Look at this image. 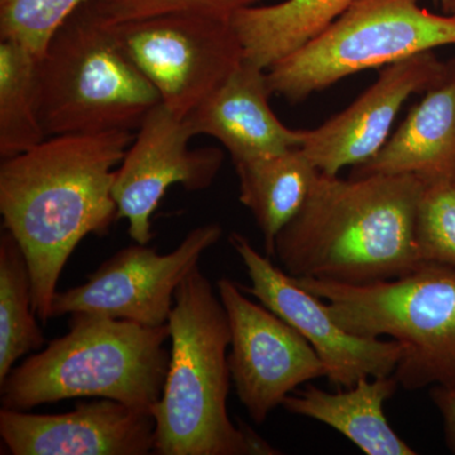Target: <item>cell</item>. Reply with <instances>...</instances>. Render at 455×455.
Here are the masks:
<instances>
[{"instance_id": "6da1fadb", "label": "cell", "mask_w": 455, "mask_h": 455, "mask_svg": "<svg viewBox=\"0 0 455 455\" xmlns=\"http://www.w3.org/2000/svg\"><path fill=\"white\" fill-rule=\"evenodd\" d=\"M136 132L49 137L0 164V214L25 253L33 310L52 319L60 276L77 245L106 235L116 217V171Z\"/></svg>"}, {"instance_id": "7a4b0ae2", "label": "cell", "mask_w": 455, "mask_h": 455, "mask_svg": "<svg viewBox=\"0 0 455 455\" xmlns=\"http://www.w3.org/2000/svg\"><path fill=\"white\" fill-rule=\"evenodd\" d=\"M425 182L414 175L343 180L320 172L275 242L290 276L346 284L395 280L424 260L416 220Z\"/></svg>"}, {"instance_id": "3957f363", "label": "cell", "mask_w": 455, "mask_h": 455, "mask_svg": "<svg viewBox=\"0 0 455 455\" xmlns=\"http://www.w3.org/2000/svg\"><path fill=\"white\" fill-rule=\"evenodd\" d=\"M170 363L152 409L158 455H274L276 448L228 414L227 311L209 278L194 268L180 283L169 322Z\"/></svg>"}, {"instance_id": "277c9868", "label": "cell", "mask_w": 455, "mask_h": 455, "mask_svg": "<svg viewBox=\"0 0 455 455\" xmlns=\"http://www.w3.org/2000/svg\"><path fill=\"white\" fill-rule=\"evenodd\" d=\"M70 316L68 333L0 382L3 407L31 411L71 398H109L152 412L169 371V326L85 313Z\"/></svg>"}, {"instance_id": "5b68a950", "label": "cell", "mask_w": 455, "mask_h": 455, "mask_svg": "<svg viewBox=\"0 0 455 455\" xmlns=\"http://www.w3.org/2000/svg\"><path fill=\"white\" fill-rule=\"evenodd\" d=\"M38 116L47 137L136 132L161 101L109 26L83 4L36 65Z\"/></svg>"}, {"instance_id": "8992f818", "label": "cell", "mask_w": 455, "mask_h": 455, "mask_svg": "<svg viewBox=\"0 0 455 455\" xmlns=\"http://www.w3.org/2000/svg\"><path fill=\"white\" fill-rule=\"evenodd\" d=\"M292 278L323 299L350 333L401 344L403 355L394 373L401 387L455 386L453 266L423 262L405 276L367 284Z\"/></svg>"}, {"instance_id": "52a82bcc", "label": "cell", "mask_w": 455, "mask_h": 455, "mask_svg": "<svg viewBox=\"0 0 455 455\" xmlns=\"http://www.w3.org/2000/svg\"><path fill=\"white\" fill-rule=\"evenodd\" d=\"M449 44L455 12L431 13L419 0H355L322 35L268 68V86L298 104L344 77Z\"/></svg>"}, {"instance_id": "ba28073f", "label": "cell", "mask_w": 455, "mask_h": 455, "mask_svg": "<svg viewBox=\"0 0 455 455\" xmlns=\"http://www.w3.org/2000/svg\"><path fill=\"white\" fill-rule=\"evenodd\" d=\"M107 26L164 106L182 119L245 60L230 20L172 13Z\"/></svg>"}, {"instance_id": "9c48e42d", "label": "cell", "mask_w": 455, "mask_h": 455, "mask_svg": "<svg viewBox=\"0 0 455 455\" xmlns=\"http://www.w3.org/2000/svg\"><path fill=\"white\" fill-rule=\"evenodd\" d=\"M221 235L220 224L208 223L190 230L170 253H158L148 244L123 248L83 284L56 292L52 319L85 313L142 325H166L180 283Z\"/></svg>"}, {"instance_id": "30bf717a", "label": "cell", "mask_w": 455, "mask_h": 455, "mask_svg": "<svg viewBox=\"0 0 455 455\" xmlns=\"http://www.w3.org/2000/svg\"><path fill=\"white\" fill-rule=\"evenodd\" d=\"M217 292L229 322L228 364L236 396L254 423L263 424L299 386L325 377L324 364L309 341L251 300L239 283L220 278Z\"/></svg>"}, {"instance_id": "8fae6325", "label": "cell", "mask_w": 455, "mask_h": 455, "mask_svg": "<svg viewBox=\"0 0 455 455\" xmlns=\"http://www.w3.org/2000/svg\"><path fill=\"white\" fill-rule=\"evenodd\" d=\"M229 242L251 280V286L239 284L241 289L309 341L335 388H350L359 379L395 373L403 355L400 343L350 333L338 324L323 299L262 256L247 236L232 233Z\"/></svg>"}, {"instance_id": "7c38bea8", "label": "cell", "mask_w": 455, "mask_h": 455, "mask_svg": "<svg viewBox=\"0 0 455 455\" xmlns=\"http://www.w3.org/2000/svg\"><path fill=\"white\" fill-rule=\"evenodd\" d=\"M193 132L163 103L156 106L134 134L133 142L116 171L113 199L116 217L128 221L134 243L148 244L151 218L173 185L188 191L211 188L223 166L218 147L190 148Z\"/></svg>"}, {"instance_id": "4fadbf2b", "label": "cell", "mask_w": 455, "mask_h": 455, "mask_svg": "<svg viewBox=\"0 0 455 455\" xmlns=\"http://www.w3.org/2000/svg\"><path fill=\"white\" fill-rule=\"evenodd\" d=\"M454 73L455 60L440 61L433 51L386 66L373 85L343 112L305 131L302 151L328 176L366 163L390 139L392 124L407 99L442 85Z\"/></svg>"}, {"instance_id": "5bb4252c", "label": "cell", "mask_w": 455, "mask_h": 455, "mask_svg": "<svg viewBox=\"0 0 455 455\" xmlns=\"http://www.w3.org/2000/svg\"><path fill=\"white\" fill-rule=\"evenodd\" d=\"M154 414L109 398L80 403L65 414L0 410V438L12 455L154 453Z\"/></svg>"}, {"instance_id": "9a60e30c", "label": "cell", "mask_w": 455, "mask_h": 455, "mask_svg": "<svg viewBox=\"0 0 455 455\" xmlns=\"http://www.w3.org/2000/svg\"><path fill=\"white\" fill-rule=\"evenodd\" d=\"M267 70L244 60L187 122L194 137L220 140L235 164L300 148L305 131L284 125L269 106Z\"/></svg>"}, {"instance_id": "2e32d148", "label": "cell", "mask_w": 455, "mask_h": 455, "mask_svg": "<svg viewBox=\"0 0 455 455\" xmlns=\"http://www.w3.org/2000/svg\"><path fill=\"white\" fill-rule=\"evenodd\" d=\"M414 175L424 182L455 179V73L425 92L403 124L350 178Z\"/></svg>"}, {"instance_id": "e0dca14e", "label": "cell", "mask_w": 455, "mask_h": 455, "mask_svg": "<svg viewBox=\"0 0 455 455\" xmlns=\"http://www.w3.org/2000/svg\"><path fill=\"white\" fill-rule=\"evenodd\" d=\"M395 374L359 379L337 392L309 385L286 397L283 407L293 415L313 419L346 436L367 455H415L414 449L395 433L383 406L397 391Z\"/></svg>"}, {"instance_id": "ac0fdd59", "label": "cell", "mask_w": 455, "mask_h": 455, "mask_svg": "<svg viewBox=\"0 0 455 455\" xmlns=\"http://www.w3.org/2000/svg\"><path fill=\"white\" fill-rule=\"evenodd\" d=\"M239 202L252 212L274 259L278 233L296 217L310 196L320 171L300 148L235 164Z\"/></svg>"}, {"instance_id": "d6986e66", "label": "cell", "mask_w": 455, "mask_h": 455, "mask_svg": "<svg viewBox=\"0 0 455 455\" xmlns=\"http://www.w3.org/2000/svg\"><path fill=\"white\" fill-rule=\"evenodd\" d=\"M355 0H283L230 18L248 61L268 70L329 28Z\"/></svg>"}, {"instance_id": "ffe728a7", "label": "cell", "mask_w": 455, "mask_h": 455, "mask_svg": "<svg viewBox=\"0 0 455 455\" xmlns=\"http://www.w3.org/2000/svg\"><path fill=\"white\" fill-rule=\"evenodd\" d=\"M33 310L32 278L25 253L5 230L0 236V382L46 339Z\"/></svg>"}, {"instance_id": "44dd1931", "label": "cell", "mask_w": 455, "mask_h": 455, "mask_svg": "<svg viewBox=\"0 0 455 455\" xmlns=\"http://www.w3.org/2000/svg\"><path fill=\"white\" fill-rule=\"evenodd\" d=\"M37 56L14 41L0 42V156L29 151L49 139L38 116Z\"/></svg>"}, {"instance_id": "7402d4cb", "label": "cell", "mask_w": 455, "mask_h": 455, "mask_svg": "<svg viewBox=\"0 0 455 455\" xmlns=\"http://www.w3.org/2000/svg\"><path fill=\"white\" fill-rule=\"evenodd\" d=\"M88 0H0V37L41 56L57 29Z\"/></svg>"}, {"instance_id": "603a6c76", "label": "cell", "mask_w": 455, "mask_h": 455, "mask_svg": "<svg viewBox=\"0 0 455 455\" xmlns=\"http://www.w3.org/2000/svg\"><path fill=\"white\" fill-rule=\"evenodd\" d=\"M416 243L424 262L455 267V179L425 182L416 220Z\"/></svg>"}, {"instance_id": "cb8c5ba5", "label": "cell", "mask_w": 455, "mask_h": 455, "mask_svg": "<svg viewBox=\"0 0 455 455\" xmlns=\"http://www.w3.org/2000/svg\"><path fill=\"white\" fill-rule=\"evenodd\" d=\"M263 0H88L92 13L104 25L127 20L190 13L230 20L236 12L259 5Z\"/></svg>"}, {"instance_id": "d4e9b609", "label": "cell", "mask_w": 455, "mask_h": 455, "mask_svg": "<svg viewBox=\"0 0 455 455\" xmlns=\"http://www.w3.org/2000/svg\"><path fill=\"white\" fill-rule=\"evenodd\" d=\"M430 398L444 421L448 448L455 454V386H431Z\"/></svg>"}, {"instance_id": "484cf974", "label": "cell", "mask_w": 455, "mask_h": 455, "mask_svg": "<svg viewBox=\"0 0 455 455\" xmlns=\"http://www.w3.org/2000/svg\"><path fill=\"white\" fill-rule=\"evenodd\" d=\"M434 2H435L436 4L442 5L444 13H451V2H453V0H434Z\"/></svg>"}, {"instance_id": "4316f807", "label": "cell", "mask_w": 455, "mask_h": 455, "mask_svg": "<svg viewBox=\"0 0 455 455\" xmlns=\"http://www.w3.org/2000/svg\"><path fill=\"white\" fill-rule=\"evenodd\" d=\"M455 12V0L451 2V13H453Z\"/></svg>"}]
</instances>
